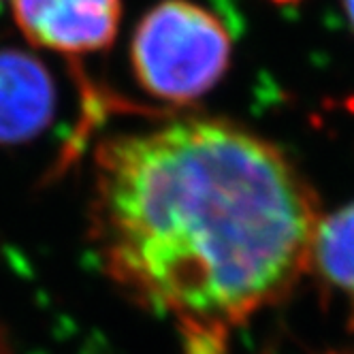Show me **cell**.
Wrapping results in <instances>:
<instances>
[{
    "instance_id": "6da1fadb",
    "label": "cell",
    "mask_w": 354,
    "mask_h": 354,
    "mask_svg": "<svg viewBox=\"0 0 354 354\" xmlns=\"http://www.w3.org/2000/svg\"><path fill=\"white\" fill-rule=\"evenodd\" d=\"M322 216L284 151L229 120H173L94 154L96 257L126 297L175 324L186 354H224L295 290Z\"/></svg>"
},
{
    "instance_id": "7a4b0ae2",
    "label": "cell",
    "mask_w": 354,
    "mask_h": 354,
    "mask_svg": "<svg viewBox=\"0 0 354 354\" xmlns=\"http://www.w3.org/2000/svg\"><path fill=\"white\" fill-rule=\"evenodd\" d=\"M131 62L145 92L167 103H190L224 77L231 35L205 7L162 0L135 28Z\"/></svg>"
},
{
    "instance_id": "3957f363",
    "label": "cell",
    "mask_w": 354,
    "mask_h": 354,
    "mask_svg": "<svg viewBox=\"0 0 354 354\" xmlns=\"http://www.w3.org/2000/svg\"><path fill=\"white\" fill-rule=\"evenodd\" d=\"M11 9L28 43L71 58L107 49L122 19V0H11Z\"/></svg>"
},
{
    "instance_id": "277c9868",
    "label": "cell",
    "mask_w": 354,
    "mask_h": 354,
    "mask_svg": "<svg viewBox=\"0 0 354 354\" xmlns=\"http://www.w3.org/2000/svg\"><path fill=\"white\" fill-rule=\"evenodd\" d=\"M56 90L39 58L0 49V143L35 139L52 122Z\"/></svg>"
},
{
    "instance_id": "5b68a950",
    "label": "cell",
    "mask_w": 354,
    "mask_h": 354,
    "mask_svg": "<svg viewBox=\"0 0 354 354\" xmlns=\"http://www.w3.org/2000/svg\"><path fill=\"white\" fill-rule=\"evenodd\" d=\"M310 273L318 277L324 295L342 303L348 326L354 331V203L322 216Z\"/></svg>"
},
{
    "instance_id": "8992f818",
    "label": "cell",
    "mask_w": 354,
    "mask_h": 354,
    "mask_svg": "<svg viewBox=\"0 0 354 354\" xmlns=\"http://www.w3.org/2000/svg\"><path fill=\"white\" fill-rule=\"evenodd\" d=\"M0 354H13L11 352V344L7 339V333H5L3 326H0Z\"/></svg>"
},
{
    "instance_id": "52a82bcc",
    "label": "cell",
    "mask_w": 354,
    "mask_h": 354,
    "mask_svg": "<svg viewBox=\"0 0 354 354\" xmlns=\"http://www.w3.org/2000/svg\"><path fill=\"white\" fill-rule=\"evenodd\" d=\"M344 9H346V15H348L350 26L354 28V0H344Z\"/></svg>"
},
{
    "instance_id": "ba28073f",
    "label": "cell",
    "mask_w": 354,
    "mask_h": 354,
    "mask_svg": "<svg viewBox=\"0 0 354 354\" xmlns=\"http://www.w3.org/2000/svg\"><path fill=\"white\" fill-rule=\"evenodd\" d=\"M271 3H277V5H288V3H297V0H271Z\"/></svg>"
},
{
    "instance_id": "9c48e42d",
    "label": "cell",
    "mask_w": 354,
    "mask_h": 354,
    "mask_svg": "<svg viewBox=\"0 0 354 354\" xmlns=\"http://www.w3.org/2000/svg\"><path fill=\"white\" fill-rule=\"evenodd\" d=\"M0 3H3V0H0Z\"/></svg>"
}]
</instances>
